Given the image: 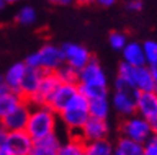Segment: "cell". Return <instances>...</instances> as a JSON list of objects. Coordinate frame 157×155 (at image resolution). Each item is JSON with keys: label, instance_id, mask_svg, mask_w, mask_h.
Wrapping results in <instances>:
<instances>
[{"label": "cell", "instance_id": "21", "mask_svg": "<svg viewBox=\"0 0 157 155\" xmlns=\"http://www.w3.org/2000/svg\"><path fill=\"white\" fill-rule=\"evenodd\" d=\"M57 155H87L86 142L78 135H71L70 139H67L66 142H62Z\"/></svg>", "mask_w": 157, "mask_h": 155}, {"label": "cell", "instance_id": "25", "mask_svg": "<svg viewBox=\"0 0 157 155\" xmlns=\"http://www.w3.org/2000/svg\"><path fill=\"white\" fill-rule=\"evenodd\" d=\"M36 19H37V13L32 6H25L16 13V21L21 26L33 24Z\"/></svg>", "mask_w": 157, "mask_h": 155}, {"label": "cell", "instance_id": "9", "mask_svg": "<svg viewBox=\"0 0 157 155\" xmlns=\"http://www.w3.org/2000/svg\"><path fill=\"white\" fill-rule=\"evenodd\" d=\"M77 93H78L77 83H60L57 88L53 91L47 105L59 114Z\"/></svg>", "mask_w": 157, "mask_h": 155}, {"label": "cell", "instance_id": "32", "mask_svg": "<svg viewBox=\"0 0 157 155\" xmlns=\"http://www.w3.org/2000/svg\"><path fill=\"white\" fill-rule=\"evenodd\" d=\"M149 68H150V73H151V76H153L154 83H156V86H157V61L153 63V64H149Z\"/></svg>", "mask_w": 157, "mask_h": 155}, {"label": "cell", "instance_id": "39", "mask_svg": "<svg viewBox=\"0 0 157 155\" xmlns=\"http://www.w3.org/2000/svg\"><path fill=\"white\" fill-rule=\"evenodd\" d=\"M4 87V83H3V78H0V90Z\"/></svg>", "mask_w": 157, "mask_h": 155}, {"label": "cell", "instance_id": "14", "mask_svg": "<svg viewBox=\"0 0 157 155\" xmlns=\"http://www.w3.org/2000/svg\"><path fill=\"white\" fill-rule=\"evenodd\" d=\"M132 86L136 91H153L157 90V86L153 80V76L150 73L149 65H140L134 67L132 77Z\"/></svg>", "mask_w": 157, "mask_h": 155}, {"label": "cell", "instance_id": "38", "mask_svg": "<svg viewBox=\"0 0 157 155\" xmlns=\"http://www.w3.org/2000/svg\"><path fill=\"white\" fill-rule=\"evenodd\" d=\"M4 4H7V3H17V2H20V0H2Z\"/></svg>", "mask_w": 157, "mask_h": 155}, {"label": "cell", "instance_id": "6", "mask_svg": "<svg viewBox=\"0 0 157 155\" xmlns=\"http://www.w3.org/2000/svg\"><path fill=\"white\" fill-rule=\"evenodd\" d=\"M60 78L57 77L56 71H47V73L43 74L40 83H39V87L36 88L34 94L27 100L29 104L32 105H44L47 104L52 97L53 91L57 88V86L60 84Z\"/></svg>", "mask_w": 157, "mask_h": 155}, {"label": "cell", "instance_id": "24", "mask_svg": "<svg viewBox=\"0 0 157 155\" xmlns=\"http://www.w3.org/2000/svg\"><path fill=\"white\" fill-rule=\"evenodd\" d=\"M78 93L83 94L87 100L99 97H107V86H89V84H77Z\"/></svg>", "mask_w": 157, "mask_h": 155}, {"label": "cell", "instance_id": "23", "mask_svg": "<svg viewBox=\"0 0 157 155\" xmlns=\"http://www.w3.org/2000/svg\"><path fill=\"white\" fill-rule=\"evenodd\" d=\"M86 154L87 155H113L114 147L107 138L97 139L86 142Z\"/></svg>", "mask_w": 157, "mask_h": 155}, {"label": "cell", "instance_id": "12", "mask_svg": "<svg viewBox=\"0 0 157 155\" xmlns=\"http://www.w3.org/2000/svg\"><path fill=\"white\" fill-rule=\"evenodd\" d=\"M30 104L27 101H23L19 107H16L12 113H9L7 115H4L2 121L6 128V131H20L26 130L27 121H29L30 115Z\"/></svg>", "mask_w": 157, "mask_h": 155}, {"label": "cell", "instance_id": "22", "mask_svg": "<svg viewBox=\"0 0 157 155\" xmlns=\"http://www.w3.org/2000/svg\"><path fill=\"white\" fill-rule=\"evenodd\" d=\"M109 113H110V102H109L107 97L89 100V114H90V117L107 120Z\"/></svg>", "mask_w": 157, "mask_h": 155}, {"label": "cell", "instance_id": "13", "mask_svg": "<svg viewBox=\"0 0 157 155\" xmlns=\"http://www.w3.org/2000/svg\"><path fill=\"white\" fill-rule=\"evenodd\" d=\"M136 114L151 120L157 115V90L137 91L136 97Z\"/></svg>", "mask_w": 157, "mask_h": 155}, {"label": "cell", "instance_id": "36", "mask_svg": "<svg viewBox=\"0 0 157 155\" xmlns=\"http://www.w3.org/2000/svg\"><path fill=\"white\" fill-rule=\"evenodd\" d=\"M0 155H13V154L9 151L4 145H2V144H0Z\"/></svg>", "mask_w": 157, "mask_h": 155}, {"label": "cell", "instance_id": "27", "mask_svg": "<svg viewBox=\"0 0 157 155\" xmlns=\"http://www.w3.org/2000/svg\"><path fill=\"white\" fill-rule=\"evenodd\" d=\"M127 43H128L127 36L121 31H113V33H110V36H109V44H110V47H112L113 50H116V51H121V50L126 47Z\"/></svg>", "mask_w": 157, "mask_h": 155}, {"label": "cell", "instance_id": "2", "mask_svg": "<svg viewBox=\"0 0 157 155\" xmlns=\"http://www.w3.org/2000/svg\"><path fill=\"white\" fill-rule=\"evenodd\" d=\"M89 100L83 94L77 93L70 100V102L59 113V118L63 125L71 132V135H78L82 127L89 120Z\"/></svg>", "mask_w": 157, "mask_h": 155}, {"label": "cell", "instance_id": "7", "mask_svg": "<svg viewBox=\"0 0 157 155\" xmlns=\"http://www.w3.org/2000/svg\"><path fill=\"white\" fill-rule=\"evenodd\" d=\"M62 51L63 56H64V63L67 65L73 67L75 70H77V71H80L93 58L90 51L84 46L77 44V43H66V44H63Z\"/></svg>", "mask_w": 157, "mask_h": 155}, {"label": "cell", "instance_id": "34", "mask_svg": "<svg viewBox=\"0 0 157 155\" xmlns=\"http://www.w3.org/2000/svg\"><path fill=\"white\" fill-rule=\"evenodd\" d=\"M149 123H150L151 132H153L154 135H157V115H156V117H153L151 120H149Z\"/></svg>", "mask_w": 157, "mask_h": 155}, {"label": "cell", "instance_id": "5", "mask_svg": "<svg viewBox=\"0 0 157 155\" xmlns=\"http://www.w3.org/2000/svg\"><path fill=\"white\" fill-rule=\"evenodd\" d=\"M2 145L7 148L13 155H29L32 148H33V138L30 137L26 130L20 131H6Z\"/></svg>", "mask_w": 157, "mask_h": 155}, {"label": "cell", "instance_id": "19", "mask_svg": "<svg viewBox=\"0 0 157 155\" xmlns=\"http://www.w3.org/2000/svg\"><path fill=\"white\" fill-rule=\"evenodd\" d=\"M25 101V98L21 97L19 93L9 90L4 86L0 90V118H3L4 115H7L9 113H12L16 107H19L21 102Z\"/></svg>", "mask_w": 157, "mask_h": 155}, {"label": "cell", "instance_id": "31", "mask_svg": "<svg viewBox=\"0 0 157 155\" xmlns=\"http://www.w3.org/2000/svg\"><path fill=\"white\" fill-rule=\"evenodd\" d=\"M116 2L117 0H94V3L101 6V7H110V6H113Z\"/></svg>", "mask_w": 157, "mask_h": 155}, {"label": "cell", "instance_id": "18", "mask_svg": "<svg viewBox=\"0 0 157 155\" xmlns=\"http://www.w3.org/2000/svg\"><path fill=\"white\" fill-rule=\"evenodd\" d=\"M121 56H123V61L133 65V67H140V65L147 64L143 44H139L136 41H128L126 47L121 50Z\"/></svg>", "mask_w": 157, "mask_h": 155}, {"label": "cell", "instance_id": "11", "mask_svg": "<svg viewBox=\"0 0 157 155\" xmlns=\"http://www.w3.org/2000/svg\"><path fill=\"white\" fill-rule=\"evenodd\" d=\"M136 90H114L112 98L113 108L123 117L136 114Z\"/></svg>", "mask_w": 157, "mask_h": 155}, {"label": "cell", "instance_id": "8", "mask_svg": "<svg viewBox=\"0 0 157 155\" xmlns=\"http://www.w3.org/2000/svg\"><path fill=\"white\" fill-rule=\"evenodd\" d=\"M77 84H89V86H107V76L97 58H91L77 76Z\"/></svg>", "mask_w": 157, "mask_h": 155}, {"label": "cell", "instance_id": "35", "mask_svg": "<svg viewBox=\"0 0 157 155\" xmlns=\"http://www.w3.org/2000/svg\"><path fill=\"white\" fill-rule=\"evenodd\" d=\"M4 134H6V128H4L3 121H2V118H0V142H2V139H3Z\"/></svg>", "mask_w": 157, "mask_h": 155}, {"label": "cell", "instance_id": "17", "mask_svg": "<svg viewBox=\"0 0 157 155\" xmlns=\"http://www.w3.org/2000/svg\"><path fill=\"white\" fill-rule=\"evenodd\" d=\"M26 67H27L26 63H14L7 68V71H6L3 77V83L9 90L20 94V87L23 77H25Z\"/></svg>", "mask_w": 157, "mask_h": 155}, {"label": "cell", "instance_id": "4", "mask_svg": "<svg viewBox=\"0 0 157 155\" xmlns=\"http://www.w3.org/2000/svg\"><path fill=\"white\" fill-rule=\"evenodd\" d=\"M120 132L123 137H127V138L139 141V142H146L153 135L149 120H146L144 117L139 114L126 117V120L120 125Z\"/></svg>", "mask_w": 157, "mask_h": 155}, {"label": "cell", "instance_id": "3", "mask_svg": "<svg viewBox=\"0 0 157 155\" xmlns=\"http://www.w3.org/2000/svg\"><path fill=\"white\" fill-rule=\"evenodd\" d=\"M27 67H36L47 71H56L60 65L64 64V56H63L62 47L54 44H44L34 53L29 54L25 60Z\"/></svg>", "mask_w": 157, "mask_h": 155}, {"label": "cell", "instance_id": "16", "mask_svg": "<svg viewBox=\"0 0 157 155\" xmlns=\"http://www.w3.org/2000/svg\"><path fill=\"white\" fill-rule=\"evenodd\" d=\"M60 145H62L60 137L57 135V132H53L39 141H34L29 155H57Z\"/></svg>", "mask_w": 157, "mask_h": 155}, {"label": "cell", "instance_id": "26", "mask_svg": "<svg viewBox=\"0 0 157 155\" xmlns=\"http://www.w3.org/2000/svg\"><path fill=\"white\" fill-rule=\"evenodd\" d=\"M56 74H57V77L60 78L62 83H77L78 71L70 65H67L66 63L56 70Z\"/></svg>", "mask_w": 157, "mask_h": 155}, {"label": "cell", "instance_id": "15", "mask_svg": "<svg viewBox=\"0 0 157 155\" xmlns=\"http://www.w3.org/2000/svg\"><path fill=\"white\" fill-rule=\"evenodd\" d=\"M44 71L36 67H26L25 71V77L21 81V87H20V95L25 98L26 101L29 100L32 95L34 94L36 88L39 87L41 77H43Z\"/></svg>", "mask_w": 157, "mask_h": 155}, {"label": "cell", "instance_id": "41", "mask_svg": "<svg viewBox=\"0 0 157 155\" xmlns=\"http://www.w3.org/2000/svg\"><path fill=\"white\" fill-rule=\"evenodd\" d=\"M113 155H121V154H119V152H114V154H113Z\"/></svg>", "mask_w": 157, "mask_h": 155}, {"label": "cell", "instance_id": "20", "mask_svg": "<svg viewBox=\"0 0 157 155\" xmlns=\"http://www.w3.org/2000/svg\"><path fill=\"white\" fill-rule=\"evenodd\" d=\"M114 152H119L121 155H144V147L143 142L121 135L114 145Z\"/></svg>", "mask_w": 157, "mask_h": 155}, {"label": "cell", "instance_id": "1", "mask_svg": "<svg viewBox=\"0 0 157 155\" xmlns=\"http://www.w3.org/2000/svg\"><path fill=\"white\" fill-rule=\"evenodd\" d=\"M57 113L52 110L47 104L33 105L30 108L29 121L26 125V132L33 138V141L44 138L57 130Z\"/></svg>", "mask_w": 157, "mask_h": 155}, {"label": "cell", "instance_id": "37", "mask_svg": "<svg viewBox=\"0 0 157 155\" xmlns=\"http://www.w3.org/2000/svg\"><path fill=\"white\" fill-rule=\"evenodd\" d=\"M77 4H83V6H86V4H90V3H94V0H75Z\"/></svg>", "mask_w": 157, "mask_h": 155}, {"label": "cell", "instance_id": "40", "mask_svg": "<svg viewBox=\"0 0 157 155\" xmlns=\"http://www.w3.org/2000/svg\"><path fill=\"white\" fill-rule=\"evenodd\" d=\"M3 7H4V3H3V2H2V0H0V12L3 10Z\"/></svg>", "mask_w": 157, "mask_h": 155}, {"label": "cell", "instance_id": "33", "mask_svg": "<svg viewBox=\"0 0 157 155\" xmlns=\"http://www.w3.org/2000/svg\"><path fill=\"white\" fill-rule=\"evenodd\" d=\"M49 2H52L53 4H57V6H69L75 0H49Z\"/></svg>", "mask_w": 157, "mask_h": 155}, {"label": "cell", "instance_id": "30", "mask_svg": "<svg viewBox=\"0 0 157 155\" xmlns=\"http://www.w3.org/2000/svg\"><path fill=\"white\" fill-rule=\"evenodd\" d=\"M126 7H127L128 12L139 13V12H141V9H143V2H141V0H128L127 4H126Z\"/></svg>", "mask_w": 157, "mask_h": 155}, {"label": "cell", "instance_id": "29", "mask_svg": "<svg viewBox=\"0 0 157 155\" xmlns=\"http://www.w3.org/2000/svg\"><path fill=\"white\" fill-rule=\"evenodd\" d=\"M144 147V155H157V135H151L146 142H143Z\"/></svg>", "mask_w": 157, "mask_h": 155}, {"label": "cell", "instance_id": "10", "mask_svg": "<svg viewBox=\"0 0 157 155\" xmlns=\"http://www.w3.org/2000/svg\"><path fill=\"white\" fill-rule=\"evenodd\" d=\"M109 135V124L107 120L96 118V117H89L86 124L82 127L78 132V137L84 142L90 141H97V139H104Z\"/></svg>", "mask_w": 157, "mask_h": 155}, {"label": "cell", "instance_id": "28", "mask_svg": "<svg viewBox=\"0 0 157 155\" xmlns=\"http://www.w3.org/2000/svg\"><path fill=\"white\" fill-rule=\"evenodd\" d=\"M143 50H144V57L147 65L157 61V41L154 40L144 41L143 43Z\"/></svg>", "mask_w": 157, "mask_h": 155}]
</instances>
